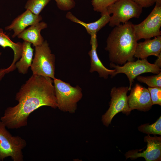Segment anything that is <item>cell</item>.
Returning <instances> with one entry per match:
<instances>
[{
	"label": "cell",
	"instance_id": "5b68a950",
	"mask_svg": "<svg viewBox=\"0 0 161 161\" xmlns=\"http://www.w3.org/2000/svg\"><path fill=\"white\" fill-rule=\"evenodd\" d=\"M55 55L52 53L47 41L35 47L31 67L32 74L55 78Z\"/></svg>",
	"mask_w": 161,
	"mask_h": 161
},
{
	"label": "cell",
	"instance_id": "52a82bcc",
	"mask_svg": "<svg viewBox=\"0 0 161 161\" xmlns=\"http://www.w3.org/2000/svg\"><path fill=\"white\" fill-rule=\"evenodd\" d=\"M109 66L115 70L111 75V78L119 73H124L126 75L129 81V91L131 89L134 80L137 76L147 72L157 74L161 70L160 68L154 64L149 63L147 59H138L136 61H128L123 66L111 62Z\"/></svg>",
	"mask_w": 161,
	"mask_h": 161
},
{
	"label": "cell",
	"instance_id": "7a4b0ae2",
	"mask_svg": "<svg viewBox=\"0 0 161 161\" xmlns=\"http://www.w3.org/2000/svg\"><path fill=\"white\" fill-rule=\"evenodd\" d=\"M137 41L131 22L114 27L107 39L105 48L109 52V61L118 65L134 61Z\"/></svg>",
	"mask_w": 161,
	"mask_h": 161
},
{
	"label": "cell",
	"instance_id": "ffe728a7",
	"mask_svg": "<svg viewBox=\"0 0 161 161\" xmlns=\"http://www.w3.org/2000/svg\"><path fill=\"white\" fill-rule=\"evenodd\" d=\"M51 0H28L24 6L26 10L38 15Z\"/></svg>",
	"mask_w": 161,
	"mask_h": 161
},
{
	"label": "cell",
	"instance_id": "8992f818",
	"mask_svg": "<svg viewBox=\"0 0 161 161\" xmlns=\"http://www.w3.org/2000/svg\"><path fill=\"white\" fill-rule=\"evenodd\" d=\"M143 8L132 0H118L109 6L106 11L111 16L109 25L114 27L132 18H139Z\"/></svg>",
	"mask_w": 161,
	"mask_h": 161
},
{
	"label": "cell",
	"instance_id": "d6986e66",
	"mask_svg": "<svg viewBox=\"0 0 161 161\" xmlns=\"http://www.w3.org/2000/svg\"><path fill=\"white\" fill-rule=\"evenodd\" d=\"M138 130L148 135L151 134L161 135V116L155 122L151 124L146 123L138 127Z\"/></svg>",
	"mask_w": 161,
	"mask_h": 161
},
{
	"label": "cell",
	"instance_id": "5bb4252c",
	"mask_svg": "<svg viewBox=\"0 0 161 161\" xmlns=\"http://www.w3.org/2000/svg\"><path fill=\"white\" fill-rule=\"evenodd\" d=\"M161 53V36L154 37L152 39H145L137 43L134 57L141 59H147L149 56L157 57Z\"/></svg>",
	"mask_w": 161,
	"mask_h": 161
},
{
	"label": "cell",
	"instance_id": "30bf717a",
	"mask_svg": "<svg viewBox=\"0 0 161 161\" xmlns=\"http://www.w3.org/2000/svg\"><path fill=\"white\" fill-rule=\"evenodd\" d=\"M144 141L147 143V148L143 152H139L138 150H130L125 154L126 159H134L140 157L144 158L146 161L161 160V137H151L148 135L144 138Z\"/></svg>",
	"mask_w": 161,
	"mask_h": 161
},
{
	"label": "cell",
	"instance_id": "4fadbf2b",
	"mask_svg": "<svg viewBox=\"0 0 161 161\" xmlns=\"http://www.w3.org/2000/svg\"><path fill=\"white\" fill-rule=\"evenodd\" d=\"M90 44L91 49L88 52L90 58V67L89 72L91 73L97 72L100 78L105 79L108 78L109 75H112L114 70H111L106 68L99 59L97 52L98 43L97 35L91 36Z\"/></svg>",
	"mask_w": 161,
	"mask_h": 161
},
{
	"label": "cell",
	"instance_id": "83f0119b",
	"mask_svg": "<svg viewBox=\"0 0 161 161\" xmlns=\"http://www.w3.org/2000/svg\"><path fill=\"white\" fill-rule=\"evenodd\" d=\"M1 52H0V55H1Z\"/></svg>",
	"mask_w": 161,
	"mask_h": 161
},
{
	"label": "cell",
	"instance_id": "9a60e30c",
	"mask_svg": "<svg viewBox=\"0 0 161 161\" xmlns=\"http://www.w3.org/2000/svg\"><path fill=\"white\" fill-rule=\"evenodd\" d=\"M101 17L98 20L89 23H86L79 19L69 11L67 13L66 17L72 21L83 26L87 33L91 36L97 35V33L109 21L111 16L107 11L101 13Z\"/></svg>",
	"mask_w": 161,
	"mask_h": 161
},
{
	"label": "cell",
	"instance_id": "7402d4cb",
	"mask_svg": "<svg viewBox=\"0 0 161 161\" xmlns=\"http://www.w3.org/2000/svg\"><path fill=\"white\" fill-rule=\"evenodd\" d=\"M118 0H92V4L94 11L101 13L106 11L107 7Z\"/></svg>",
	"mask_w": 161,
	"mask_h": 161
},
{
	"label": "cell",
	"instance_id": "484cf974",
	"mask_svg": "<svg viewBox=\"0 0 161 161\" xmlns=\"http://www.w3.org/2000/svg\"><path fill=\"white\" fill-rule=\"evenodd\" d=\"M157 59L155 60L154 64L159 68L161 67V53L157 57Z\"/></svg>",
	"mask_w": 161,
	"mask_h": 161
},
{
	"label": "cell",
	"instance_id": "277c9868",
	"mask_svg": "<svg viewBox=\"0 0 161 161\" xmlns=\"http://www.w3.org/2000/svg\"><path fill=\"white\" fill-rule=\"evenodd\" d=\"M6 128L0 121V160L10 157L13 161H23L22 151L27 145L26 141L18 136H12Z\"/></svg>",
	"mask_w": 161,
	"mask_h": 161
},
{
	"label": "cell",
	"instance_id": "d4e9b609",
	"mask_svg": "<svg viewBox=\"0 0 161 161\" xmlns=\"http://www.w3.org/2000/svg\"><path fill=\"white\" fill-rule=\"evenodd\" d=\"M139 6L143 7H148L156 3V0H132Z\"/></svg>",
	"mask_w": 161,
	"mask_h": 161
},
{
	"label": "cell",
	"instance_id": "8fae6325",
	"mask_svg": "<svg viewBox=\"0 0 161 161\" xmlns=\"http://www.w3.org/2000/svg\"><path fill=\"white\" fill-rule=\"evenodd\" d=\"M130 90L128 102L131 110L136 109L146 112L151 108L153 105L148 89L137 83Z\"/></svg>",
	"mask_w": 161,
	"mask_h": 161
},
{
	"label": "cell",
	"instance_id": "ac0fdd59",
	"mask_svg": "<svg viewBox=\"0 0 161 161\" xmlns=\"http://www.w3.org/2000/svg\"><path fill=\"white\" fill-rule=\"evenodd\" d=\"M22 49L20 60L15 64L19 72L24 74L28 72L29 68L31 66L33 60V49L31 46V44L24 41L22 43Z\"/></svg>",
	"mask_w": 161,
	"mask_h": 161
},
{
	"label": "cell",
	"instance_id": "6da1fadb",
	"mask_svg": "<svg viewBox=\"0 0 161 161\" xmlns=\"http://www.w3.org/2000/svg\"><path fill=\"white\" fill-rule=\"evenodd\" d=\"M53 83L49 77L32 74L16 94L18 103L6 109L1 121L9 129H18L26 126L30 115L38 108H57Z\"/></svg>",
	"mask_w": 161,
	"mask_h": 161
},
{
	"label": "cell",
	"instance_id": "9c48e42d",
	"mask_svg": "<svg viewBox=\"0 0 161 161\" xmlns=\"http://www.w3.org/2000/svg\"><path fill=\"white\" fill-rule=\"evenodd\" d=\"M161 5L156 4L148 16L141 22L133 24V28L137 41L141 39H150L161 35Z\"/></svg>",
	"mask_w": 161,
	"mask_h": 161
},
{
	"label": "cell",
	"instance_id": "7c38bea8",
	"mask_svg": "<svg viewBox=\"0 0 161 161\" xmlns=\"http://www.w3.org/2000/svg\"><path fill=\"white\" fill-rule=\"evenodd\" d=\"M42 18L40 15H37L30 10H26L15 18L11 24L5 27L7 31H13L12 37L14 38L24 31L26 27L40 22Z\"/></svg>",
	"mask_w": 161,
	"mask_h": 161
},
{
	"label": "cell",
	"instance_id": "603a6c76",
	"mask_svg": "<svg viewBox=\"0 0 161 161\" xmlns=\"http://www.w3.org/2000/svg\"><path fill=\"white\" fill-rule=\"evenodd\" d=\"M151 96L153 105L161 106V87H148V88Z\"/></svg>",
	"mask_w": 161,
	"mask_h": 161
},
{
	"label": "cell",
	"instance_id": "44dd1931",
	"mask_svg": "<svg viewBox=\"0 0 161 161\" xmlns=\"http://www.w3.org/2000/svg\"><path fill=\"white\" fill-rule=\"evenodd\" d=\"M137 79L140 82L146 84L148 87H161V72L157 75L148 76H137Z\"/></svg>",
	"mask_w": 161,
	"mask_h": 161
},
{
	"label": "cell",
	"instance_id": "e0dca14e",
	"mask_svg": "<svg viewBox=\"0 0 161 161\" xmlns=\"http://www.w3.org/2000/svg\"><path fill=\"white\" fill-rule=\"evenodd\" d=\"M0 45L3 48L7 47L11 48L14 52V58L11 65L4 69L5 73L13 71L16 68L15 64L20 58L22 49V44L20 42L15 43L12 41L9 36L4 32L2 28H0Z\"/></svg>",
	"mask_w": 161,
	"mask_h": 161
},
{
	"label": "cell",
	"instance_id": "3957f363",
	"mask_svg": "<svg viewBox=\"0 0 161 161\" xmlns=\"http://www.w3.org/2000/svg\"><path fill=\"white\" fill-rule=\"evenodd\" d=\"M53 83L57 108L63 112L74 113L77 103L83 96L81 88L78 86L73 87L55 78L53 79Z\"/></svg>",
	"mask_w": 161,
	"mask_h": 161
},
{
	"label": "cell",
	"instance_id": "2e32d148",
	"mask_svg": "<svg viewBox=\"0 0 161 161\" xmlns=\"http://www.w3.org/2000/svg\"><path fill=\"white\" fill-rule=\"evenodd\" d=\"M47 27V24L46 23L40 21L25 29L17 37L24 41L31 43L35 47L41 45L44 41L41 32Z\"/></svg>",
	"mask_w": 161,
	"mask_h": 161
},
{
	"label": "cell",
	"instance_id": "4316f807",
	"mask_svg": "<svg viewBox=\"0 0 161 161\" xmlns=\"http://www.w3.org/2000/svg\"><path fill=\"white\" fill-rule=\"evenodd\" d=\"M156 4L161 5V0H156Z\"/></svg>",
	"mask_w": 161,
	"mask_h": 161
},
{
	"label": "cell",
	"instance_id": "cb8c5ba5",
	"mask_svg": "<svg viewBox=\"0 0 161 161\" xmlns=\"http://www.w3.org/2000/svg\"><path fill=\"white\" fill-rule=\"evenodd\" d=\"M58 8L64 11H69L74 8L76 3L74 0H54Z\"/></svg>",
	"mask_w": 161,
	"mask_h": 161
},
{
	"label": "cell",
	"instance_id": "ba28073f",
	"mask_svg": "<svg viewBox=\"0 0 161 161\" xmlns=\"http://www.w3.org/2000/svg\"><path fill=\"white\" fill-rule=\"evenodd\" d=\"M129 91V87H114L111 91V101L109 107L106 112L102 116L103 124L108 127L113 117L118 113L122 112L129 115L131 111L129 107L127 94Z\"/></svg>",
	"mask_w": 161,
	"mask_h": 161
}]
</instances>
